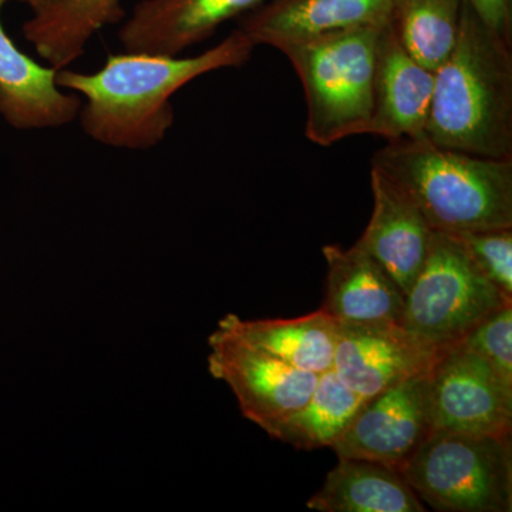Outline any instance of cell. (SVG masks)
<instances>
[{"label": "cell", "mask_w": 512, "mask_h": 512, "mask_svg": "<svg viewBox=\"0 0 512 512\" xmlns=\"http://www.w3.org/2000/svg\"><path fill=\"white\" fill-rule=\"evenodd\" d=\"M254 42L235 29L200 56L127 52L111 55L103 69L84 74L57 70V86L83 94L80 109L87 136L106 146L146 150L156 146L174 123L171 97L192 80L224 69L241 67L254 52Z\"/></svg>", "instance_id": "1"}, {"label": "cell", "mask_w": 512, "mask_h": 512, "mask_svg": "<svg viewBox=\"0 0 512 512\" xmlns=\"http://www.w3.org/2000/svg\"><path fill=\"white\" fill-rule=\"evenodd\" d=\"M424 138L473 156L512 160V45L467 0L456 45L434 70Z\"/></svg>", "instance_id": "2"}, {"label": "cell", "mask_w": 512, "mask_h": 512, "mask_svg": "<svg viewBox=\"0 0 512 512\" xmlns=\"http://www.w3.org/2000/svg\"><path fill=\"white\" fill-rule=\"evenodd\" d=\"M434 231L512 228V160L473 156L426 138L390 141L372 158Z\"/></svg>", "instance_id": "3"}, {"label": "cell", "mask_w": 512, "mask_h": 512, "mask_svg": "<svg viewBox=\"0 0 512 512\" xmlns=\"http://www.w3.org/2000/svg\"><path fill=\"white\" fill-rule=\"evenodd\" d=\"M384 26H367L282 47L305 92L306 137L329 147L367 134L373 114L377 43Z\"/></svg>", "instance_id": "4"}, {"label": "cell", "mask_w": 512, "mask_h": 512, "mask_svg": "<svg viewBox=\"0 0 512 512\" xmlns=\"http://www.w3.org/2000/svg\"><path fill=\"white\" fill-rule=\"evenodd\" d=\"M397 471L433 510L512 511L511 434L431 431Z\"/></svg>", "instance_id": "5"}, {"label": "cell", "mask_w": 512, "mask_h": 512, "mask_svg": "<svg viewBox=\"0 0 512 512\" xmlns=\"http://www.w3.org/2000/svg\"><path fill=\"white\" fill-rule=\"evenodd\" d=\"M507 298L444 232L434 231L430 254L406 293L400 325L440 350L458 345Z\"/></svg>", "instance_id": "6"}, {"label": "cell", "mask_w": 512, "mask_h": 512, "mask_svg": "<svg viewBox=\"0 0 512 512\" xmlns=\"http://www.w3.org/2000/svg\"><path fill=\"white\" fill-rule=\"evenodd\" d=\"M431 430L476 436L512 431V386L476 355L453 346L441 350L429 373Z\"/></svg>", "instance_id": "7"}, {"label": "cell", "mask_w": 512, "mask_h": 512, "mask_svg": "<svg viewBox=\"0 0 512 512\" xmlns=\"http://www.w3.org/2000/svg\"><path fill=\"white\" fill-rule=\"evenodd\" d=\"M208 343L211 375L228 384L245 419L268 434L301 409L318 384L316 373L288 366L225 330H215Z\"/></svg>", "instance_id": "8"}, {"label": "cell", "mask_w": 512, "mask_h": 512, "mask_svg": "<svg viewBox=\"0 0 512 512\" xmlns=\"http://www.w3.org/2000/svg\"><path fill=\"white\" fill-rule=\"evenodd\" d=\"M431 431L427 373L363 400L332 450L338 458L375 461L397 470Z\"/></svg>", "instance_id": "9"}, {"label": "cell", "mask_w": 512, "mask_h": 512, "mask_svg": "<svg viewBox=\"0 0 512 512\" xmlns=\"http://www.w3.org/2000/svg\"><path fill=\"white\" fill-rule=\"evenodd\" d=\"M441 350L399 323L342 325L333 356V372L363 399L412 377L427 375Z\"/></svg>", "instance_id": "10"}, {"label": "cell", "mask_w": 512, "mask_h": 512, "mask_svg": "<svg viewBox=\"0 0 512 512\" xmlns=\"http://www.w3.org/2000/svg\"><path fill=\"white\" fill-rule=\"evenodd\" d=\"M392 10L393 0H266L242 16L238 29L255 46L281 50L332 33L389 25Z\"/></svg>", "instance_id": "11"}, {"label": "cell", "mask_w": 512, "mask_h": 512, "mask_svg": "<svg viewBox=\"0 0 512 512\" xmlns=\"http://www.w3.org/2000/svg\"><path fill=\"white\" fill-rule=\"evenodd\" d=\"M434 72L417 62L402 45L392 23L377 43L373 114L367 134L390 141L424 138Z\"/></svg>", "instance_id": "12"}, {"label": "cell", "mask_w": 512, "mask_h": 512, "mask_svg": "<svg viewBox=\"0 0 512 512\" xmlns=\"http://www.w3.org/2000/svg\"><path fill=\"white\" fill-rule=\"evenodd\" d=\"M266 0H141L120 29L127 52L177 56Z\"/></svg>", "instance_id": "13"}, {"label": "cell", "mask_w": 512, "mask_h": 512, "mask_svg": "<svg viewBox=\"0 0 512 512\" xmlns=\"http://www.w3.org/2000/svg\"><path fill=\"white\" fill-rule=\"evenodd\" d=\"M373 212L355 245L389 272L406 295L426 264L434 229L406 195L372 170Z\"/></svg>", "instance_id": "14"}, {"label": "cell", "mask_w": 512, "mask_h": 512, "mask_svg": "<svg viewBox=\"0 0 512 512\" xmlns=\"http://www.w3.org/2000/svg\"><path fill=\"white\" fill-rule=\"evenodd\" d=\"M326 295L320 311L342 325L402 322L406 295L379 262L353 245H326Z\"/></svg>", "instance_id": "15"}, {"label": "cell", "mask_w": 512, "mask_h": 512, "mask_svg": "<svg viewBox=\"0 0 512 512\" xmlns=\"http://www.w3.org/2000/svg\"><path fill=\"white\" fill-rule=\"evenodd\" d=\"M9 0H0V13ZM57 69L30 59L13 43L0 19V116L18 130L69 124L82 100L60 92Z\"/></svg>", "instance_id": "16"}, {"label": "cell", "mask_w": 512, "mask_h": 512, "mask_svg": "<svg viewBox=\"0 0 512 512\" xmlns=\"http://www.w3.org/2000/svg\"><path fill=\"white\" fill-rule=\"evenodd\" d=\"M218 329L303 372L333 369L338 323L320 309L295 319L244 320L229 313Z\"/></svg>", "instance_id": "17"}, {"label": "cell", "mask_w": 512, "mask_h": 512, "mask_svg": "<svg viewBox=\"0 0 512 512\" xmlns=\"http://www.w3.org/2000/svg\"><path fill=\"white\" fill-rule=\"evenodd\" d=\"M320 512H424L426 507L399 471L375 461L339 458L308 501Z\"/></svg>", "instance_id": "18"}, {"label": "cell", "mask_w": 512, "mask_h": 512, "mask_svg": "<svg viewBox=\"0 0 512 512\" xmlns=\"http://www.w3.org/2000/svg\"><path fill=\"white\" fill-rule=\"evenodd\" d=\"M121 0H57L23 25V35L55 69L83 55L94 33L124 18Z\"/></svg>", "instance_id": "19"}, {"label": "cell", "mask_w": 512, "mask_h": 512, "mask_svg": "<svg viewBox=\"0 0 512 512\" xmlns=\"http://www.w3.org/2000/svg\"><path fill=\"white\" fill-rule=\"evenodd\" d=\"M363 400L362 396L340 382L330 369L319 375L308 402L279 421L269 436L299 450L332 448L355 417Z\"/></svg>", "instance_id": "20"}, {"label": "cell", "mask_w": 512, "mask_h": 512, "mask_svg": "<svg viewBox=\"0 0 512 512\" xmlns=\"http://www.w3.org/2000/svg\"><path fill=\"white\" fill-rule=\"evenodd\" d=\"M461 10L463 0H393L390 23L407 52L434 72L456 45Z\"/></svg>", "instance_id": "21"}, {"label": "cell", "mask_w": 512, "mask_h": 512, "mask_svg": "<svg viewBox=\"0 0 512 512\" xmlns=\"http://www.w3.org/2000/svg\"><path fill=\"white\" fill-rule=\"evenodd\" d=\"M464 249L473 264L512 299V228L444 232Z\"/></svg>", "instance_id": "22"}, {"label": "cell", "mask_w": 512, "mask_h": 512, "mask_svg": "<svg viewBox=\"0 0 512 512\" xmlns=\"http://www.w3.org/2000/svg\"><path fill=\"white\" fill-rule=\"evenodd\" d=\"M456 346L483 357L512 386V303L490 313Z\"/></svg>", "instance_id": "23"}, {"label": "cell", "mask_w": 512, "mask_h": 512, "mask_svg": "<svg viewBox=\"0 0 512 512\" xmlns=\"http://www.w3.org/2000/svg\"><path fill=\"white\" fill-rule=\"evenodd\" d=\"M480 18L512 45V0H467Z\"/></svg>", "instance_id": "24"}, {"label": "cell", "mask_w": 512, "mask_h": 512, "mask_svg": "<svg viewBox=\"0 0 512 512\" xmlns=\"http://www.w3.org/2000/svg\"><path fill=\"white\" fill-rule=\"evenodd\" d=\"M19 2L28 5L33 10V15H37V13L45 12L50 6L55 5L57 0H19Z\"/></svg>", "instance_id": "25"}]
</instances>
